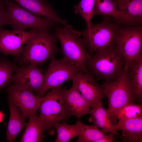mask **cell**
Returning a JSON list of instances; mask_svg holds the SVG:
<instances>
[{"mask_svg":"<svg viewBox=\"0 0 142 142\" xmlns=\"http://www.w3.org/2000/svg\"><path fill=\"white\" fill-rule=\"evenodd\" d=\"M57 39L55 34L37 30L26 42L22 55L16 58L15 60L22 65L29 64L42 65L60 52V49L55 44Z\"/></svg>","mask_w":142,"mask_h":142,"instance_id":"6da1fadb","label":"cell"},{"mask_svg":"<svg viewBox=\"0 0 142 142\" xmlns=\"http://www.w3.org/2000/svg\"><path fill=\"white\" fill-rule=\"evenodd\" d=\"M125 66L123 56L114 45L91 55L87 68L88 73L95 77L97 81L104 79L109 82L120 76L124 71Z\"/></svg>","mask_w":142,"mask_h":142,"instance_id":"7a4b0ae2","label":"cell"},{"mask_svg":"<svg viewBox=\"0 0 142 142\" xmlns=\"http://www.w3.org/2000/svg\"><path fill=\"white\" fill-rule=\"evenodd\" d=\"M6 9L0 21L2 26L9 25L13 30L29 28L49 31L58 23L45 17L37 16L10 0H4Z\"/></svg>","mask_w":142,"mask_h":142,"instance_id":"3957f363","label":"cell"},{"mask_svg":"<svg viewBox=\"0 0 142 142\" xmlns=\"http://www.w3.org/2000/svg\"><path fill=\"white\" fill-rule=\"evenodd\" d=\"M67 90L60 85L52 89L42 98L38 109L44 131H49L55 124L66 121L70 117L65 103Z\"/></svg>","mask_w":142,"mask_h":142,"instance_id":"277c9868","label":"cell"},{"mask_svg":"<svg viewBox=\"0 0 142 142\" xmlns=\"http://www.w3.org/2000/svg\"><path fill=\"white\" fill-rule=\"evenodd\" d=\"M70 28L66 26L55 28V34L60 42L63 57L82 73H88L87 64L91 55L83 39L74 35Z\"/></svg>","mask_w":142,"mask_h":142,"instance_id":"5b68a950","label":"cell"},{"mask_svg":"<svg viewBox=\"0 0 142 142\" xmlns=\"http://www.w3.org/2000/svg\"><path fill=\"white\" fill-rule=\"evenodd\" d=\"M117 27L105 20L95 25L91 24L90 30L83 31L74 30V34L79 37L81 36L91 55L100 50L115 45L116 37L118 31Z\"/></svg>","mask_w":142,"mask_h":142,"instance_id":"8992f818","label":"cell"},{"mask_svg":"<svg viewBox=\"0 0 142 142\" xmlns=\"http://www.w3.org/2000/svg\"><path fill=\"white\" fill-rule=\"evenodd\" d=\"M101 87L106 97L108 98V110L111 118L116 125L117 123L114 118L116 112L125 105L133 101L127 77V71L115 80L105 82ZM134 102V101H133Z\"/></svg>","mask_w":142,"mask_h":142,"instance_id":"52a82bcc","label":"cell"},{"mask_svg":"<svg viewBox=\"0 0 142 142\" xmlns=\"http://www.w3.org/2000/svg\"><path fill=\"white\" fill-rule=\"evenodd\" d=\"M142 29L136 27L118 30L115 44L123 56L127 70L131 63L142 54Z\"/></svg>","mask_w":142,"mask_h":142,"instance_id":"ba28073f","label":"cell"},{"mask_svg":"<svg viewBox=\"0 0 142 142\" xmlns=\"http://www.w3.org/2000/svg\"><path fill=\"white\" fill-rule=\"evenodd\" d=\"M51 59L47 70L44 75V79L38 96L43 97L50 89L61 85L64 82L70 80L77 74L82 73L78 68L63 57Z\"/></svg>","mask_w":142,"mask_h":142,"instance_id":"9c48e42d","label":"cell"},{"mask_svg":"<svg viewBox=\"0 0 142 142\" xmlns=\"http://www.w3.org/2000/svg\"><path fill=\"white\" fill-rule=\"evenodd\" d=\"M37 29L28 31H11L0 27V52L5 56L18 58L23 54L27 40Z\"/></svg>","mask_w":142,"mask_h":142,"instance_id":"30bf717a","label":"cell"},{"mask_svg":"<svg viewBox=\"0 0 142 142\" xmlns=\"http://www.w3.org/2000/svg\"><path fill=\"white\" fill-rule=\"evenodd\" d=\"M8 98L10 99L26 119L36 113L42 98L23 87L10 84L6 90Z\"/></svg>","mask_w":142,"mask_h":142,"instance_id":"8fae6325","label":"cell"},{"mask_svg":"<svg viewBox=\"0 0 142 142\" xmlns=\"http://www.w3.org/2000/svg\"><path fill=\"white\" fill-rule=\"evenodd\" d=\"M44 79L41 69L36 65H16L12 82L13 84L25 87L38 96Z\"/></svg>","mask_w":142,"mask_h":142,"instance_id":"7c38bea8","label":"cell"},{"mask_svg":"<svg viewBox=\"0 0 142 142\" xmlns=\"http://www.w3.org/2000/svg\"><path fill=\"white\" fill-rule=\"evenodd\" d=\"M72 84L92 108L96 103L102 101L106 96L103 89L89 73H79L73 78Z\"/></svg>","mask_w":142,"mask_h":142,"instance_id":"4fadbf2b","label":"cell"},{"mask_svg":"<svg viewBox=\"0 0 142 142\" xmlns=\"http://www.w3.org/2000/svg\"><path fill=\"white\" fill-rule=\"evenodd\" d=\"M33 14L43 16L67 27V21L61 19L45 0H12Z\"/></svg>","mask_w":142,"mask_h":142,"instance_id":"5bb4252c","label":"cell"},{"mask_svg":"<svg viewBox=\"0 0 142 142\" xmlns=\"http://www.w3.org/2000/svg\"><path fill=\"white\" fill-rule=\"evenodd\" d=\"M119 120L115 128L122 131L120 138L124 142H142V117Z\"/></svg>","mask_w":142,"mask_h":142,"instance_id":"9a60e30c","label":"cell"},{"mask_svg":"<svg viewBox=\"0 0 142 142\" xmlns=\"http://www.w3.org/2000/svg\"><path fill=\"white\" fill-rule=\"evenodd\" d=\"M65 103L70 116H74L79 119L85 114H89L90 108L89 104L73 84L72 87L67 90Z\"/></svg>","mask_w":142,"mask_h":142,"instance_id":"2e32d148","label":"cell"},{"mask_svg":"<svg viewBox=\"0 0 142 142\" xmlns=\"http://www.w3.org/2000/svg\"><path fill=\"white\" fill-rule=\"evenodd\" d=\"M126 71L133 101L141 104L142 99V54L131 63Z\"/></svg>","mask_w":142,"mask_h":142,"instance_id":"e0dca14e","label":"cell"},{"mask_svg":"<svg viewBox=\"0 0 142 142\" xmlns=\"http://www.w3.org/2000/svg\"><path fill=\"white\" fill-rule=\"evenodd\" d=\"M118 9L123 14L119 21L128 24L141 23L142 21V0H117Z\"/></svg>","mask_w":142,"mask_h":142,"instance_id":"ac0fdd59","label":"cell"},{"mask_svg":"<svg viewBox=\"0 0 142 142\" xmlns=\"http://www.w3.org/2000/svg\"><path fill=\"white\" fill-rule=\"evenodd\" d=\"M92 108L89 113L91 115L89 121L101 129L105 134L112 133L119 136L115 129L116 125L113 122L108 109L103 106L101 101L98 102Z\"/></svg>","mask_w":142,"mask_h":142,"instance_id":"d6986e66","label":"cell"},{"mask_svg":"<svg viewBox=\"0 0 142 142\" xmlns=\"http://www.w3.org/2000/svg\"><path fill=\"white\" fill-rule=\"evenodd\" d=\"M10 110V117L6 132L7 139L9 142H14L21 131L27 124L26 119L21 112L8 98Z\"/></svg>","mask_w":142,"mask_h":142,"instance_id":"ffe728a7","label":"cell"},{"mask_svg":"<svg viewBox=\"0 0 142 142\" xmlns=\"http://www.w3.org/2000/svg\"><path fill=\"white\" fill-rule=\"evenodd\" d=\"M29 120L20 140L21 142L42 141L44 131L43 120L36 113L29 117Z\"/></svg>","mask_w":142,"mask_h":142,"instance_id":"44dd1931","label":"cell"},{"mask_svg":"<svg viewBox=\"0 0 142 142\" xmlns=\"http://www.w3.org/2000/svg\"><path fill=\"white\" fill-rule=\"evenodd\" d=\"M94 7L93 16L99 14L109 15L119 20L123 16L118 9L115 1L114 0H95Z\"/></svg>","mask_w":142,"mask_h":142,"instance_id":"7402d4cb","label":"cell"},{"mask_svg":"<svg viewBox=\"0 0 142 142\" xmlns=\"http://www.w3.org/2000/svg\"><path fill=\"white\" fill-rule=\"evenodd\" d=\"M77 122L79 129L77 142H95L106 135L103 131L94 125H85L79 119Z\"/></svg>","mask_w":142,"mask_h":142,"instance_id":"603a6c76","label":"cell"},{"mask_svg":"<svg viewBox=\"0 0 142 142\" xmlns=\"http://www.w3.org/2000/svg\"><path fill=\"white\" fill-rule=\"evenodd\" d=\"M53 128L56 129L57 134L55 142H69L79 134V126L77 122L72 125L67 124L66 121L58 123L55 124Z\"/></svg>","mask_w":142,"mask_h":142,"instance_id":"cb8c5ba5","label":"cell"},{"mask_svg":"<svg viewBox=\"0 0 142 142\" xmlns=\"http://www.w3.org/2000/svg\"><path fill=\"white\" fill-rule=\"evenodd\" d=\"M141 117H142V105L132 101L118 110L114 118L116 121L117 119H129Z\"/></svg>","mask_w":142,"mask_h":142,"instance_id":"d4e9b609","label":"cell"},{"mask_svg":"<svg viewBox=\"0 0 142 142\" xmlns=\"http://www.w3.org/2000/svg\"><path fill=\"white\" fill-rule=\"evenodd\" d=\"M16 66L13 62L6 58L0 59V91L12 82Z\"/></svg>","mask_w":142,"mask_h":142,"instance_id":"484cf974","label":"cell"},{"mask_svg":"<svg viewBox=\"0 0 142 142\" xmlns=\"http://www.w3.org/2000/svg\"><path fill=\"white\" fill-rule=\"evenodd\" d=\"M94 3L95 0H81L74 7L75 13L79 14L85 21L87 25V29L88 31L90 30L91 21L93 16Z\"/></svg>","mask_w":142,"mask_h":142,"instance_id":"4316f807","label":"cell"},{"mask_svg":"<svg viewBox=\"0 0 142 142\" xmlns=\"http://www.w3.org/2000/svg\"><path fill=\"white\" fill-rule=\"evenodd\" d=\"M113 133H110L107 135H106L103 138L96 140L95 142H114V139L115 138L114 137Z\"/></svg>","mask_w":142,"mask_h":142,"instance_id":"83f0119b","label":"cell"},{"mask_svg":"<svg viewBox=\"0 0 142 142\" xmlns=\"http://www.w3.org/2000/svg\"><path fill=\"white\" fill-rule=\"evenodd\" d=\"M4 0H0V23L2 16L6 9ZM1 27L0 24V27Z\"/></svg>","mask_w":142,"mask_h":142,"instance_id":"f1b7e54d","label":"cell"},{"mask_svg":"<svg viewBox=\"0 0 142 142\" xmlns=\"http://www.w3.org/2000/svg\"><path fill=\"white\" fill-rule=\"evenodd\" d=\"M4 116V113L0 111V123L2 121Z\"/></svg>","mask_w":142,"mask_h":142,"instance_id":"f546056e","label":"cell"}]
</instances>
